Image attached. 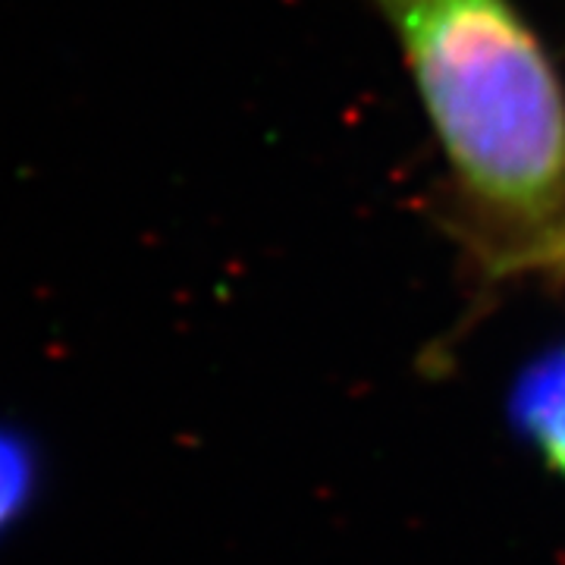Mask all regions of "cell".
I'll return each mask as SVG.
<instances>
[{
  "label": "cell",
  "instance_id": "obj_3",
  "mask_svg": "<svg viewBox=\"0 0 565 565\" xmlns=\"http://www.w3.org/2000/svg\"><path fill=\"white\" fill-rule=\"evenodd\" d=\"M44 493V456L20 424L0 422V544L20 531Z\"/></svg>",
  "mask_w": 565,
  "mask_h": 565
},
{
  "label": "cell",
  "instance_id": "obj_2",
  "mask_svg": "<svg viewBox=\"0 0 565 565\" xmlns=\"http://www.w3.org/2000/svg\"><path fill=\"white\" fill-rule=\"evenodd\" d=\"M509 422L527 449L565 478V345L527 362L509 393Z\"/></svg>",
  "mask_w": 565,
  "mask_h": 565
},
{
  "label": "cell",
  "instance_id": "obj_4",
  "mask_svg": "<svg viewBox=\"0 0 565 565\" xmlns=\"http://www.w3.org/2000/svg\"><path fill=\"white\" fill-rule=\"evenodd\" d=\"M537 270H556L565 274V221L544 236L541 243H534L527 252H522L515 262L509 264L505 277H519V274H537Z\"/></svg>",
  "mask_w": 565,
  "mask_h": 565
},
{
  "label": "cell",
  "instance_id": "obj_1",
  "mask_svg": "<svg viewBox=\"0 0 565 565\" xmlns=\"http://www.w3.org/2000/svg\"><path fill=\"white\" fill-rule=\"evenodd\" d=\"M481 236L487 274L565 221V88L512 0H377Z\"/></svg>",
  "mask_w": 565,
  "mask_h": 565
}]
</instances>
